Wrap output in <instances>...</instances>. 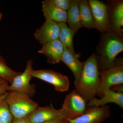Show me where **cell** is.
Wrapping results in <instances>:
<instances>
[{"mask_svg": "<svg viewBox=\"0 0 123 123\" xmlns=\"http://www.w3.org/2000/svg\"><path fill=\"white\" fill-rule=\"evenodd\" d=\"M107 6L111 31L123 38V0L108 1Z\"/></svg>", "mask_w": 123, "mask_h": 123, "instance_id": "9c48e42d", "label": "cell"}, {"mask_svg": "<svg viewBox=\"0 0 123 123\" xmlns=\"http://www.w3.org/2000/svg\"><path fill=\"white\" fill-rule=\"evenodd\" d=\"M42 11L46 20H52L58 23H66L67 12L60 9L51 0H45L42 1Z\"/></svg>", "mask_w": 123, "mask_h": 123, "instance_id": "9a60e30c", "label": "cell"}, {"mask_svg": "<svg viewBox=\"0 0 123 123\" xmlns=\"http://www.w3.org/2000/svg\"><path fill=\"white\" fill-rule=\"evenodd\" d=\"M6 80H4V79H2L0 77V84H2V83H4Z\"/></svg>", "mask_w": 123, "mask_h": 123, "instance_id": "484cf974", "label": "cell"}, {"mask_svg": "<svg viewBox=\"0 0 123 123\" xmlns=\"http://www.w3.org/2000/svg\"><path fill=\"white\" fill-rule=\"evenodd\" d=\"M32 64V60H28L24 72L14 78L12 84L8 86V91H13L22 92L27 94L30 98L34 96L36 92L35 86L30 83L31 79L33 77Z\"/></svg>", "mask_w": 123, "mask_h": 123, "instance_id": "5b68a950", "label": "cell"}, {"mask_svg": "<svg viewBox=\"0 0 123 123\" xmlns=\"http://www.w3.org/2000/svg\"><path fill=\"white\" fill-rule=\"evenodd\" d=\"M64 51L63 45L58 39L43 44L38 52L46 56L48 63L55 64L61 61Z\"/></svg>", "mask_w": 123, "mask_h": 123, "instance_id": "4fadbf2b", "label": "cell"}, {"mask_svg": "<svg viewBox=\"0 0 123 123\" xmlns=\"http://www.w3.org/2000/svg\"><path fill=\"white\" fill-rule=\"evenodd\" d=\"M123 50V38L111 31L102 34L95 53L99 71L114 66L116 56Z\"/></svg>", "mask_w": 123, "mask_h": 123, "instance_id": "7a4b0ae2", "label": "cell"}, {"mask_svg": "<svg viewBox=\"0 0 123 123\" xmlns=\"http://www.w3.org/2000/svg\"><path fill=\"white\" fill-rule=\"evenodd\" d=\"M109 103H113L123 108V93L111 90V89L104 91L100 99L95 98L87 104L89 107H100Z\"/></svg>", "mask_w": 123, "mask_h": 123, "instance_id": "5bb4252c", "label": "cell"}, {"mask_svg": "<svg viewBox=\"0 0 123 123\" xmlns=\"http://www.w3.org/2000/svg\"><path fill=\"white\" fill-rule=\"evenodd\" d=\"M79 57L64 48L61 61L63 62L72 72L75 78V85L79 80L84 65V62L80 61L78 59Z\"/></svg>", "mask_w": 123, "mask_h": 123, "instance_id": "2e32d148", "label": "cell"}, {"mask_svg": "<svg viewBox=\"0 0 123 123\" xmlns=\"http://www.w3.org/2000/svg\"><path fill=\"white\" fill-rule=\"evenodd\" d=\"M87 104L74 90L66 95L62 108L66 112L68 120H72L84 114L87 110Z\"/></svg>", "mask_w": 123, "mask_h": 123, "instance_id": "8992f818", "label": "cell"}, {"mask_svg": "<svg viewBox=\"0 0 123 123\" xmlns=\"http://www.w3.org/2000/svg\"><path fill=\"white\" fill-rule=\"evenodd\" d=\"M38 123H68V121L67 119H59L52 121Z\"/></svg>", "mask_w": 123, "mask_h": 123, "instance_id": "d4e9b609", "label": "cell"}, {"mask_svg": "<svg viewBox=\"0 0 123 123\" xmlns=\"http://www.w3.org/2000/svg\"><path fill=\"white\" fill-rule=\"evenodd\" d=\"M7 93L0 94V123H12L13 119L6 99Z\"/></svg>", "mask_w": 123, "mask_h": 123, "instance_id": "44dd1931", "label": "cell"}, {"mask_svg": "<svg viewBox=\"0 0 123 123\" xmlns=\"http://www.w3.org/2000/svg\"><path fill=\"white\" fill-rule=\"evenodd\" d=\"M32 75L53 85L57 91L63 92L68 90L70 85L68 78L59 73L50 69L33 70Z\"/></svg>", "mask_w": 123, "mask_h": 123, "instance_id": "ba28073f", "label": "cell"}, {"mask_svg": "<svg viewBox=\"0 0 123 123\" xmlns=\"http://www.w3.org/2000/svg\"><path fill=\"white\" fill-rule=\"evenodd\" d=\"M60 32L59 23L50 20H46L43 25L34 34L36 39L40 44L59 39Z\"/></svg>", "mask_w": 123, "mask_h": 123, "instance_id": "7c38bea8", "label": "cell"}, {"mask_svg": "<svg viewBox=\"0 0 123 123\" xmlns=\"http://www.w3.org/2000/svg\"><path fill=\"white\" fill-rule=\"evenodd\" d=\"M99 85V71L95 53H93L85 61L79 80L75 85L74 90L86 102L97 95Z\"/></svg>", "mask_w": 123, "mask_h": 123, "instance_id": "6da1fadb", "label": "cell"}, {"mask_svg": "<svg viewBox=\"0 0 123 123\" xmlns=\"http://www.w3.org/2000/svg\"><path fill=\"white\" fill-rule=\"evenodd\" d=\"M80 0H72L70 8L67 11V22L69 27L76 33L82 27L79 4Z\"/></svg>", "mask_w": 123, "mask_h": 123, "instance_id": "ac0fdd59", "label": "cell"}, {"mask_svg": "<svg viewBox=\"0 0 123 123\" xmlns=\"http://www.w3.org/2000/svg\"><path fill=\"white\" fill-rule=\"evenodd\" d=\"M29 115L20 118L13 119L12 123H31Z\"/></svg>", "mask_w": 123, "mask_h": 123, "instance_id": "603a6c76", "label": "cell"}, {"mask_svg": "<svg viewBox=\"0 0 123 123\" xmlns=\"http://www.w3.org/2000/svg\"><path fill=\"white\" fill-rule=\"evenodd\" d=\"M72 0H51L60 9L67 12L70 8Z\"/></svg>", "mask_w": 123, "mask_h": 123, "instance_id": "7402d4cb", "label": "cell"}, {"mask_svg": "<svg viewBox=\"0 0 123 123\" xmlns=\"http://www.w3.org/2000/svg\"><path fill=\"white\" fill-rule=\"evenodd\" d=\"M99 85L97 95L101 97L104 91L112 86L123 84V59L116 60L114 66L99 71Z\"/></svg>", "mask_w": 123, "mask_h": 123, "instance_id": "277c9868", "label": "cell"}, {"mask_svg": "<svg viewBox=\"0 0 123 123\" xmlns=\"http://www.w3.org/2000/svg\"><path fill=\"white\" fill-rule=\"evenodd\" d=\"M2 14L1 13V12L0 10V21L1 20V18H2Z\"/></svg>", "mask_w": 123, "mask_h": 123, "instance_id": "4316f807", "label": "cell"}, {"mask_svg": "<svg viewBox=\"0 0 123 123\" xmlns=\"http://www.w3.org/2000/svg\"><path fill=\"white\" fill-rule=\"evenodd\" d=\"M79 6L82 26L88 29H97L88 1L80 0Z\"/></svg>", "mask_w": 123, "mask_h": 123, "instance_id": "d6986e66", "label": "cell"}, {"mask_svg": "<svg viewBox=\"0 0 123 123\" xmlns=\"http://www.w3.org/2000/svg\"><path fill=\"white\" fill-rule=\"evenodd\" d=\"M110 107H89L84 114L72 120L68 123H102L110 116Z\"/></svg>", "mask_w": 123, "mask_h": 123, "instance_id": "8fae6325", "label": "cell"}, {"mask_svg": "<svg viewBox=\"0 0 123 123\" xmlns=\"http://www.w3.org/2000/svg\"><path fill=\"white\" fill-rule=\"evenodd\" d=\"M9 86V82L7 81L4 83L0 84V94H5L7 93Z\"/></svg>", "mask_w": 123, "mask_h": 123, "instance_id": "cb8c5ba5", "label": "cell"}, {"mask_svg": "<svg viewBox=\"0 0 123 123\" xmlns=\"http://www.w3.org/2000/svg\"><path fill=\"white\" fill-rule=\"evenodd\" d=\"M6 99L13 119L20 118L28 115L39 106L29 95L18 91H8Z\"/></svg>", "mask_w": 123, "mask_h": 123, "instance_id": "3957f363", "label": "cell"}, {"mask_svg": "<svg viewBox=\"0 0 123 123\" xmlns=\"http://www.w3.org/2000/svg\"><path fill=\"white\" fill-rule=\"evenodd\" d=\"M21 73L12 70L7 65L5 59L0 55V77L7 81L11 85L15 77Z\"/></svg>", "mask_w": 123, "mask_h": 123, "instance_id": "ffe728a7", "label": "cell"}, {"mask_svg": "<svg viewBox=\"0 0 123 123\" xmlns=\"http://www.w3.org/2000/svg\"><path fill=\"white\" fill-rule=\"evenodd\" d=\"M89 5L97 29L101 34L111 31L107 6L103 1L89 0Z\"/></svg>", "mask_w": 123, "mask_h": 123, "instance_id": "52a82bcc", "label": "cell"}, {"mask_svg": "<svg viewBox=\"0 0 123 123\" xmlns=\"http://www.w3.org/2000/svg\"><path fill=\"white\" fill-rule=\"evenodd\" d=\"M60 32L59 39L63 45L64 48L74 55L79 57V54H77L74 50L73 45V38L76 32L66 23H59Z\"/></svg>", "mask_w": 123, "mask_h": 123, "instance_id": "e0dca14e", "label": "cell"}, {"mask_svg": "<svg viewBox=\"0 0 123 123\" xmlns=\"http://www.w3.org/2000/svg\"><path fill=\"white\" fill-rule=\"evenodd\" d=\"M31 123H43L59 119H68V116L64 109H55L52 106H38L29 115Z\"/></svg>", "mask_w": 123, "mask_h": 123, "instance_id": "30bf717a", "label": "cell"}]
</instances>
